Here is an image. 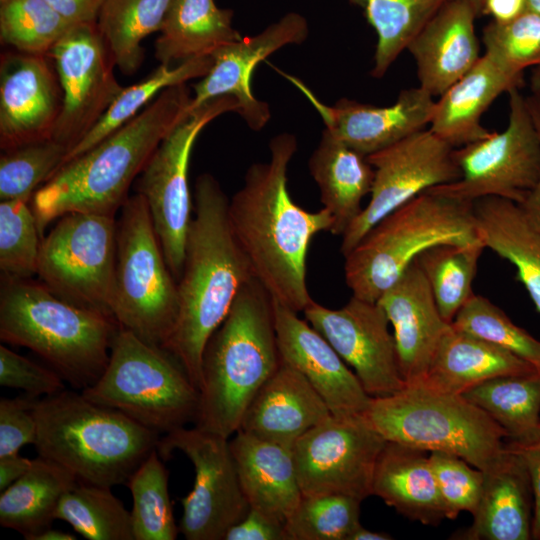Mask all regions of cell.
I'll return each instance as SVG.
<instances>
[{
    "label": "cell",
    "instance_id": "e0dca14e",
    "mask_svg": "<svg viewBox=\"0 0 540 540\" xmlns=\"http://www.w3.org/2000/svg\"><path fill=\"white\" fill-rule=\"evenodd\" d=\"M48 55L63 93L52 138L69 152L98 123L123 86L96 23L73 25Z\"/></svg>",
    "mask_w": 540,
    "mask_h": 540
},
{
    "label": "cell",
    "instance_id": "5b68a950",
    "mask_svg": "<svg viewBox=\"0 0 540 540\" xmlns=\"http://www.w3.org/2000/svg\"><path fill=\"white\" fill-rule=\"evenodd\" d=\"M34 414L38 455L83 484H127L160 439L124 413L66 389L37 399Z\"/></svg>",
    "mask_w": 540,
    "mask_h": 540
},
{
    "label": "cell",
    "instance_id": "ab89813d",
    "mask_svg": "<svg viewBox=\"0 0 540 540\" xmlns=\"http://www.w3.org/2000/svg\"><path fill=\"white\" fill-rule=\"evenodd\" d=\"M56 519L89 540H135L131 512L110 487L77 482L61 498Z\"/></svg>",
    "mask_w": 540,
    "mask_h": 540
},
{
    "label": "cell",
    "instance_id": "11a10c76",
    "mask_svg": "<svg viewBox=\"0 0 540 540\" xmlns=\"http://www.w3.org/2000/svg\"><path fill=\"white\" fill-rule=\"evenodd\" d=\"M526 101L540 137V97L531 94L526 97ZM518 205L522 208L528 219L540 229V177L535 187L523 202Z\"/></svg>",
    "mask_w": 540,
    "mask_h": 540
},
{
    "label": "cell",
    "instance_id": "ba28073f",
    "mask_svg": "<svg viewBox=\"0 0 540 540\" xmlns=\"http://www.w3.org/2000/svg\"><path fill=\"white\" fill-rule=\"evenodd\" d=\"M363 416L387 441L450 453L481 471L492 468L506 450L504 429L462 394L406 386L371 398Z\"/></svg>",
    "mask_w": 540,
    "mask_h": 540
},
{
    "label": "cell",
    "instance_id": "816d5d0a",
    "mask_svg": "<svg viewBox=\"0 0 540 540\" xmlns=\"http://www.w3.org/2000/svg\"><path fill=\"white\" fill-rule=\"evenodd\" d=\"M224 540H286L284 525L250 508L245 517L233 525Z\"/></svg>",
    "mask_w": 540,
    "mask_h": 540
},
{
    "label": "cell",
    "instance_id": "680465c9",
    "mask_svg": "<svg viewBox=\"0 0 540 540\" xmlns=\"http://www.w3.org/2000/svg\"><path fill=\"white\" fill-rule=\"evenodd\" d=\"M77 536L62 531L54 529L51 526L41 530L37 534L33 535L30 540H75Z\"/></svg>",
    "mask_w": 540,
    "mask_h": 540
},
{
    "label": "cell",
    "instance_id": "ffe728a7",
    "mask_svg": "<svg viewBox=\"0 0 540 540\" xmlns=\"http://www.w3.org/2000/svg\"><path fill=\"white\" fill-rule=\"evenodd\" d=\"M309 34L305 17L289 12L262 32L227 44L213 55L209 72L194 85L191 110L224 95L233 96L238 113L253 130L263 128L271 117L267 103L259 101L251 89L257 65L280 48L301 44Z\"/></svg>",
    "mask_w": 540,
    "mask_h": 540
},
{
    "label": "cell",
    "instance_id": "7402d4cb",
    "mask_svg": "<svg viewBox=\"0 0 540 540\" xmlns=\"http://www.w3.org/2000/svg\"><path fill=\"white\" fill-rule=\"evenodd\" d=\"M280 359L300 372L331 415H363L371 398L332 345L298 313L274 301Z\"/></svg>",
    "mask_w": 540,
    "mask_h": 540
},
{
    "label": "cell",
    "instance_id": "4dcf8cb0",
    "mask_svg": "<svg viewBox=\"0 0 540 540\" xmlns=\"http://www.w3.org/2000/svg\"><path fill=\"white\" fill-rule=\"evenodd\" d=\"M308 168L320 190L323 208L333 218L330 232L342 236L364 208L362 200L371 192L374 168L366 155L326 128L309 158Z\"/></svg>",
    "mask_w": 540,
    "mask_h": 540
},
{
    "label": "cell",
    "instance_id": "f5cc1de1",
    "mask_svg": "<svg viewBox=\"0 0 540 540\" xmlns=\"http://www.w3.org/2000/svg\"><path fill=\"white\" fill-rule=\"evenodd\" d=\"M507 445L521 458L529 473L534 495L532 538L540 540V439L523 444L507 441Z\"/></svg>",
    "mask_w": 540,
    "mask_h": 540
},
{
    "label": "cell",
    "instance_id": "681fc988",
    "mask_svg": "<svg viewBox=\"0 0 540 540\" xmlns=\"http://www.w3.org/2000/svg\"><path fill=\"white\" fill-rule=\"evenodd\" d=\"M0 385L21 389L34 398L65 389L63 378L54 369L42 367L3 344L0 345Z\"/></svg>",
    "mask_w": 540,
    "mask_h": 540
},
{
    "label": "cell",
    "instance_id": "f6af8a7d",
    "mask_svg": "<svg viewBox=\"0 0 540 540\" xmlns=\"http://www.w3.org/2000/svg\"><path fill=\"white\" fill-rule=\"evenodd\" d=\"M452 326L498 345L540 373V340L516 325L489 299L475 294L457 313Z\"/></svg>",
    "mask_w": 540,
    "mask_h": 540
},
{
    "label": "cell",
    "instance_id": "e575fe53",
    "mask_svg": "<svg viewBox=\"0 0 540 540\" xmlns=\"http://www.w3.org/2000/svg\"><path fill=\"white\" fill-rule=\"evenodd\" d=\"M462 395L504 429L508 442L540 439L539 372L494 378Z\"/></svg>",
    "mask_w": 540,
    "mask_h": 540
},
{
    "label": "cell",
    "instance_id": "4fadbf2b",
    "mask_svg": "<svg viewBox=\"0 0 540 540\" xmlns=\"http://www.w3.org/2000/svg\"><path fill=\"white\" fill-rule=\"evenodd\" d=\"M519 89L508 92L506 128L455 148L460 178L429 190L470 202L485 197L523 202L540 177V137Z\"/></svg>",
    "mask_w": 540,
    "mask_h": 540
},
{
    "label": "cell",
    "instance_id": "bcb514c9",
    "mask_svg": "<svg viewBox=\"0 0 540 540\" xmlns=\"http://www.w3.org/2000/svg\"><path fill=\"white\" fill-rule=\"evenodd\" d=\"M42 236L27 200L0 202L2 275L29 279L37 275Z\"/></svg>",
    "mask_w": 540,
    "mask_h": 540
},
{
    "label": "cell",
    "instance_id": "f35d334b",
    "mask_svg": "<svg viewBox=\"0 0 540 540\" xmlns=\"http://www.w3.org/2000/svg\"><path fill=\"white\" fill-rule=\"evenodd\" d=\"M485 248L483 242L442 243L426 249L416 259L440 314L449 323L475 295L472 285Z\"/></svg>",
    "mask_w": 540,
    "mask_h": 540
},
{
    "label": "cell",
    "instance_id": "7a4b0ae2",
    "mask_svg": "<svg viewBox=\"0 0 540 540\" xmlns=\"http://www.w3.org/2000/svg\"><path fill=\"white\" fill-rule=\"evenodd\" d=\"M228 203L211 174L203 173L197 178L193 194L195 215L177 283L178 315L163 346L181 363L198 390L207 341L225 319L242 286L254 276L233 233Z\"/></svg>",
    "mask_w": 540,
    "mask_h": 540
},
{
    "label": "cell",
    "instance_id": "f1b7e54d",
    "mask_svg": "<svg viewBox=\"0 0 540 540\" xmlns=\"http://www.w3.org/2000/svg\"><path fill=\"white\" fill-rule=\"evenodd\" d=\"M372 495L411 521L437 526L446 518L427 451L387 441L376 463Z\"/></svg>",
    "mask_w": 540,
    "mask_h": 540
},
{
    "label": "cell",
    "instance_id": "9c48e42d",
    "mask_svg": "<svg viewBox=\"0 0 540 540\" xmlns=\"http://www.w3.org/2000/svg\"><path fill=\"white\" fill-rule=\"evenodd\" d=\"M81 393L159 435L194 422L199 405V390L181 363L120 326L104 372Z\"/></svg>",
    "mask_w": 540,
    "mask_h": 540
},
{
    "label": "cell",
    "instance_id": "f546056e",
    "mask_svg": "<svg viewBox=\"0 0 540 540\" xmlns=\"http://www.w3.org/2000/svg\"><path fill=\"white\" fill-rule=\"evenodd\" d=\"M538 372L498 345L451 326L443 337L424 380L430 390L463 394L494 378Z\"/></svg>",
    "mask_w": 540,
    "mask_h": 540
},
{
    "label": "cell",
    "instance_id": "4316f807",
    "mask_svg": "<svg viewBox=\"0 0 540 540\" xmlns=\"http://www.w3.org/2000/svg\"><path fill=\"white\" fill-rule=\"evenodd\" d=\"M229 444L250 508L284 525L302 498L292 449L241 430Z\"/></svg>",
    "mask_w": 540,
    "mask_h": 540
},
{
    "label": "cell",
    "instance_id": "74e56055",
    "mask_svg": "<svg viewBox=\"0 0 540 540\" xmlns=\"http://www.w3.org/2000/svg\"><path fill=\"white\" fill-rule=\"evenodd\" d=\"M377 34L372 76L381 78L448 0H350Z\"/></svg>",
    "mask_w": 540,
    "mask_h": 540
},
{
    "label": "cell",
    "instance_id": "52a82bcc",
    "mask_svg": "<svg viewBox=\"0 0 540 540\" xmlns=\"http://www.w3.org/2000/svg\"><path fill=\"white\" fill-rule=\"evenodd\" d=\"M477 242L474 202L427 190L383 217L344 256L345 281L352 296L377 302L426 249Z\"/></svg>",
    "mask_w": 540,
    "mask_h": 540
},
{
    "label": "cell",
    "instance_id": "91938a15",
    "mask_svg": "<svg viewBox=\"0 0 540 540\" xmlns=\"http://www.w3.org/2000/svg\"><path fill=\"white\" fill-rule=\"evenodd\" d=\"M392 536L384 532L371 531L361 524L350 534L348 540H390Z\"/></svg>",
    "mask_w": 540,
    "mask_h": 540
},
{
    "label": "cell",
    "instance_id": "484cf974",
    "mask_svg": "<svg viewBox=\"0 0 540 540\" xmlns=\"http://www.w3.org/2000/svg\"><path fill=\"white\" fill-rule=\"evenodd\" d=\"M484 472L481 495L464 540H530L534 495L529 473L506 442L500 460Z\"/></svg>",
    "mask_w": 540,
    "mask_h": 540
},
{
    "label": "cell",
    "instance_id": "836d02e7",
    "mask_svg": "<svg viewBox=\"0 0 540 540\" xmlns=\"http://www.w3.org/2000/svg\"><path fill=\"white\" fill-rule=\"evenodd\" d=\"M77 484L64 467L38 456L30 469L0 495V524L25 539L51 526L61 498Z\"/></svg>",
    "mask_w": 540,
    "mask_h": 540
},
{
    "label": "cell",
    "instance_id": "ee69618b",
    "mask_svg": "<svg viewBox=\"0 0 540 540\" xmlns=\"http://www.w3.org/2000/svg\"><path fill=\"white\" fill-rule=\"evenodd\" d=\"M68 148L48 139L5 150L0 157V201H29L64 163Z\"/></svg>",
    "mask_w": 540,
    "mask_h": 540
},
{
    "label": "cell",
    "instance_id": "6f0895ef",
    "mask_svg": "<svg viewBox=\"0 0 540 540\" xmlns=\"http://www.w3.org/2000/svg\"><path fill=\"white\" fill-rule=\"evenodd\" d=\"M33 460L19 454L0 457V491H4L31 467Z\"/></svg>",
    "mask_w": 540,
    "mask_h": 540
},
{
    "label": "cell",
    "instance_id": "f907efd6",
    "mask_svg": "<svg viewBox=\"0 0 540 540\" xmlns=\"http://www.w3.org/2000/svg\"><path fill=\"white\" fill-rule=\"evenodd\" d=\"M37 399L27 394L0 399V457L19 454L24 445L35 443Z\"/></svg>",
    "mask_w": 540,
    "mask_h": 540
},
{
    "label": "cell",
    "instance_id": "8992f818",
    "mask_svg": "<svg viewBox=\"0 0 540 540\" xmlns=\"http://www.w3.org/2000/svg\"><path fill=\"white\" fill-rule=\"evenodd\" d=\"M118 327L114 319L59 298L39 281L1 277L2 342L29 348L75 389L100 378Z\"/></svg>",
    "mask_w": 540,
    "mask_h": 540
},
{
    "label": "cell",
    "instance_id": "94428289",
    "mask_svg": "<svg viewBox=\"0 0 540 540\" xmlns=\"http://www.w3.org/2000/svg\"><path fill=\"white\" fill-rule=\"evenodd\" d=\"M531 94L540 97V65L534 67L530 77Z\"/></svg>",
    "mask_w": 540,
    "mask_h": 540
},
{
    "label": "cell",
    "instance_id": "c3c4849f",
    "mask_svg": "<svg viewBox=\"0 0 540 540\" xmlns=\"http://www.w3.org/2000/svg\"><path fill=\"white\" fill-rule=\"evenodd\" d=\"M429 460L446 518L455 519L463 511L472 514L481 495L484 472L450 453L433 451Z\"/></svg>",
    "mask_w": 540,
    "mask_h": 540
},
{
    "label": "cell",
    "instance_id": "83f0119b",
    "mask_svg": "<svg viewBox=\"0 0 540 540\" xmlns=\"http://www.w3.org/2000/svg\"><path fill=\"white\" fill-rule=\"evenodd\" d=\"M523 79L503 70L487 54L436 101L430 129L454 148L479 141L492 132L481 118L503 93L520 88Z\"/></svg>",
    "mask_w": 540,
    "mask_h": 540
},
{
    "label": "cell",
    "instance_id": "d590c367",
    "mask_svg": "<svg viewBox=\"0 0 540 540\" xmlns=\"http://www.w3.org/2000/svg\"><path fill=\"white\" fill-rule=\"evenodd\" d=\"M172 0H105L96 21L115 66L135 73L144 59L143 40L160 32Z\"/></svg>",
    "mask_w": 540,
    "mask_h": 540
},
{
    "label": "cell",
    "instance_id": "3957f363",
    "mask_svg": "<svg viewBox=\"0 0 540 540\" xmlns=\"http://www.w3.org/2000/svg\"><path fill=\"white\" fill-rule=\"evenodd\" d=\"M192 98L186 83L163 90L131 120L64 163L32 196L42 238L51 222L68 213L115 217L162 140L191 112Z\"/></svg>",
    "mask_w": 540,
    "mask_h": 540
},
{
    "label": "cell",
    "instance_id": "9a60e30c",
    "mask_svg": "<svg viewBox=\"0 0 540 540\" xmlns=\"http://www.w3.org/2000/svg\"><path fill=\"white\" fill-rule=\"evenodd\" d=\"M387 440L363 415L326 420L292 446L302 496L339 494L363 501Z\"/></svg>",
    "mask_w": 540,
    "mask_h": 540
},
{
    "label": "cell",
    "instance_id": "30bf717a",
    "mask_svg": "<svg viewBox=\"0 0 540 540\" xmlns=\"http://www.w3.org/2000/svg\"><path fill=\"white\" fill-rule=\"evenodd\" d=\"M117 220L113 318L145 342L163 347L178 315V289L144 197L129 196Z\"/></svg>",
    "mask_w": 540,
    "mask_h": 540
},
{
    "label": "cell",
    "instance_id": "db71d44e",
    "mask_svg": "<svg viewBox=\"0 0 540 540\" xmlns=\"http://www.w3.org/2000/svg\"><path fill=\"white\" fill-rule=\"evenodd\" d=\"M71 25L96 23L105 0H46Z\"/></svg>",
    "mask_w": 540,
    "mask_h": 540
},
{
    "label": "cell",
    "instance_id": "b9f144b4",
    "mask_svg": "<svg viewBox=\"0 0 540 540\" xmlns=\"http://www.w3.org/2000/svg\"><path fill=\"white\" fill-rule=\"evenodd\" d=\"M72 26L46 0H0V39L14 50L48 55Z\"/></svg>",
    "mask_w": 540,
    "mask_h": 540
},
{
    "label": "cell",
    "instance_id": "7c38bea8",
    "mask_svg": "<svg viewBox=\"0 0 540 540\" xmlns=\"http://www.w3.org/2000/svg\"><path fill=\"white\" fill-rule=\"evenodd\" d=\"M238 110L237 100L230 95L192 109L162 140L137 178L136 193L146 200L163 255L176 280L182 274L192 220L188 169L194 143L212 120Z\"/></svg>",
    "mask_w": 540,
    "mask_h": 540
},
{
    "label": "cell",
    "instance_id": "44dd1931",
    "mask_svg": "<svg viewBox=\"0 0 540 540\" xmlns=\"http://www.w3.org/2000/svg\"><path fill=\"white\" fill-rule=\"evenodd\" d=\"M288 78L315 107L325 128L366 156L426 129L436 104L434 97L418 86L402 90L389 106L379 107L348 99H340L329 106L300 80Z\"/></svg>",
    "mask_w": 540,
    "mask_h": 540
},
{
    "label": "cell",
    "instance_id": "60d3db41",
    "mask_svg": "<svg viewBox=\"0 0 540 540\" xmlns=\"http://www.w3.org/2000/svg\"><path fill=\"white\" fill-rule=\"evenodd\" d=\"M131 492L135 540H174L176 526L168 492V470L156 450L135 470L126 484Z\"/></svg>",
    "mask_w": 540,
    "mask_h": 540
},
{
    "label": "cell",
    "instance_id": "d6986e66",
    "mask_svg": "<svg viewBox=\"0 0 540 540\" xmlns=\"http://www.w3.org/2000/svg\"><path fill=\"white\" fill-rule=\"evenodd\" d=\"M63 93L49 55L11 50L0 61L2 151L53 139Z\"/></svg>",
    "mask_w": 540,
    "mask_h": 540
},
{
    "label": "cell",
    "instance_id": "277c9868",
    "mask_svg": "<svg viewBox=\"0 0 540 540\" xmlns=\"http://www.w3.org/2000/svg\"><path fill=\"white\" fill-rule=\"evenodd\" d=\"M280 361L274 299L253 276L205 346L195 427L230 438Z\"/></svg>",
    "mask_w": 540,
    "mask_h": 540
},
{
    "label": "cell",
    "instance_id": "d6a6232c",
    "mask_svg": "<svg viewBox=\"0 0 540 540\" xmlns=\"http://www.w3.org/2000/svg\"><path fill=\"white\" fill-rule=\"evenodd\" d=\"M485 247L508 260L540 313V229L515 202L485 197L474 201Z\"/></svg>",
    "mask_w": 540,
    "mask_h": 540
},
{
    "label": "cell",
    "instance_id": "6da1fadb",
    "mask_svg": "<svg viewBox=\"0 0 540 540\" xmlns=\"http://www.w3.org/2000/svg\"><path fill=\"white\" fill-rule=\"evenodd\" d=\"M270 159L247 169L242 187L228 203L233 233L253 275L274 301L303 312L313 300L306 282V261L315 235L331 231L333 218L321 208L308 211L291 198L288 167L296 137L281 133L269 143Z\"/></svg>",
    "mask_w": 540,
    "mask_h": 540
},
{
    "label": "cell",
    "instance_id": "7dc6e473",
    "mask_svg": "<svg viewBox=\"0 0 540 540\" xmlns=\"http://www.w3.org/2000/svg\"><path fill=\"white\" fill-rule=\"evenodd\" d=\"M485 54L509 74L523 79L526 68L540 65V15L526 11L483 29Z\"/></svg>",
    "mask_w": 540,
    "mask_h": 540
},
{
    "label": "cell",
    "instance_id": "ac0fdd59",
    "mask_svg": "<svg viewBox=\"0 0 540 540\" xmlns=\"http://www.w3.org/2000/svg\"><path fill=\"white\" fill-rule=\"evenodd\" d=\"M303 313L354 369L370 397L390 396L406 387L389 320L377 302L352 296L343 307L330 309L312 300Z\"/></svg>",
    "mask_w": 540,
    "mask_h": 540
},
{
    "label": "cell",
    "instance_id": "8fae6325",
    "mask_svg": "<svg viewBox=\"0 0 540 540\" xmlns=\"http://www.w3.org/2000/svg\"><path fill=\"white\" fill-rule=\"evenodd\" d=\"M116 250L115 217L68 213L41 240L39 282L71 304L114 319Z\"/></svg>",
    "mask_w": 540,
    "mask_h": 540
},
{
    "label": "cell",
    "instance_id": "8d00e7d4",
    "mask_svg": "<svg viewBox=\"0 0 540 540\" xmlns=\"http://www.w3.org/2000/svg\"><path fill=\"white\" fill-rule=\"evenodd\" d=\"M212 63L211 56L192 58L176 65L160 64L142 81L123 87L98 123L69 150L64 163L89 150L131 120L163 90L185 84L198 77L203 78L209 72Z\"/></svg>",
    "mask_w": 540,
    "mask_h": 540
},
{
    "label": "cell",
    "instance_id": "5bb4252c",
    "mask_svg": "<svg viewBox=\"0 0 540 540\" xmlns=\"http://www.w3.org/2000/svg\"><path fill=\"white\" fill-rule=\"evenodd\" d=\"M179 450L192 462L195 479L181 499L179 531L187 540H224L250 506L240 485L229 438L194 428H178L159 439L164 459Z\"/></svg>",
    "mask_w": 540,
    "mask_h": 540
},
{
    "label": "cell",
    "instance_id": "7bdbcfd3",
    "mask_svg": "<svg viewBox=\"0 0 540 540\" xmlns=\"http://www.w3.org/2000/svg\"><path fill=\"white\" fill-rule=\"evenodd\" d=\"M361 500L339 494L302 496L284 524L286 540H348L361 524Z\"/></svg>",
    "mask_w": 540,
    "mask_h": 540
},
{
    "label": "cell",
    "instance_id": "cb8c5ba5",
    "mask_svg": "<svg viewBox=\"0 0 540 540\" xmlns=\"http://www.w3.org/2000/svg\"><path fill=\"white\" fill-rule=\"evenodd\" d=\"M477 0H448L407 47L413 56L419 86L440 97L480 59L475 19Z\"/></svg>",
    "mask_w": 540,
    "mask_h": 540
},
{
    "label": "cell",
    "instance_id": "9f6ffc18",
    "mask_svg": "<svg viewBox=\"0 0 540 540\" xmlns=\"http://www.w3.org/2000/svg\"><path fill=\"white\" fill-rule=\"evenodd\" d=\"M480 13L493 21L507 22L527 11V0H477Z\"/></svg>",
    "mask_w": 540,
    "mask_h": 540
},
{
    "label": "cell",
    "instance_id": "603a6c76",
    "mask_svg": "<svg viewBox=\"0 0 540 540\" xmlns=\"http://www.w3.org/2000/svg\"><path fill=\"white\" fill-rule=\"evenodd\" d=\"M377 303L393 327L398 365L406 386L420 384L452 323L440 314L416 260Z\"/></svg>",
    "mask_w": 540,
    "mask_h": 540
},
{
    "label": "cell",
    "instance_id": "2e32d148",
    "mask_svg": "<svg viewBox=\"0 0 540 540\" xmlns=\"http://www.w3.org/2000/svg\"><path fill=\"white\" fill-rule=\"evenodd\" d=\"M454 151L429 128L368 155L374 168L370 199L342 235L341 254L347 255L372 226L404 203L457 181L460 170Z\"/></svg>",
    "mask_w": 540,
    "mask_h": 540
},
{
    "label": "cell",
    "instance_id": "6125c7cd",
    "mask_svg": "<svg viewBox=\"0 0 540 540\" xmlns=\"http://www.w3.org/2000/svg\"><path fill=\"white\" fill-rule=\"evenodd\" d=\"M527 11L540 15V0H527Z\"/></svg>",
    "mask_w": 540,
    "mask_h": 540
},
{
    "label": "cell",
    "instance_id": "1f68e13d",
    "mask_svg": "<svg viewBox=\"0 0 540 540\" xmlns=\"http://www.w3.org/2000/svg\"><path fill=\"white\" fill-rule=\"evenodd\" d=\"M233 11L214 0H172L155 41L160 64L176 65L192 58L211 57L242 38L232 25Z\"/></svg>",
    "mask_w": 540,
    "mask_h": 540
},
{
    "label": "cell",
    "instance_id": "d4e9b609",
    "mask_svg": "<svg viewBox=\"0 0 540 540\" xmlns=\"http://www.w3.org/2000/svg\"><path fill=\"white\" fill-rule=\"evenodd\" d=\"M330 415L308 380L281 360L252 398L239 430L291 449L302 435Z\"/></svg>",
    "mask_w": 540,
    "mask_h": 540
}]
</instances>
